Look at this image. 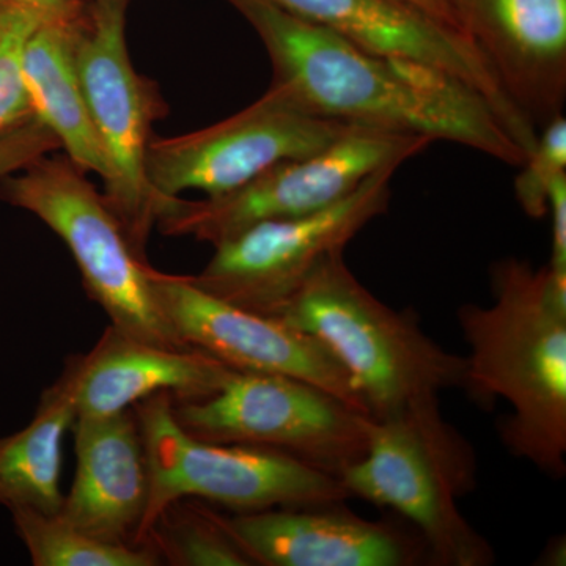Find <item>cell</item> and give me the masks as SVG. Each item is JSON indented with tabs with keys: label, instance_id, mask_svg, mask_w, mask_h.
<instances>
[{
	"label": "cell",
	"instance_id": "4316f807",
	"mask_svg": "<svg viewBox=\"0 0 566 566\" xmlns=\"http://www.w3.org/2000/svg\"><path fill=\"white\" fill-rule=\"evenodd\" d=\"M401 2L408 3L412 9L422 11L431 20L444 24L446 28L465 35L450 0H401Z\"/></svg>",
	"mask_w": 566,
	"mask_h": 566
},
{
	"label": "cell",
	"instance_id": "7c38bea8",
	"mask_svg": "<svg viewBox=\"0 0 566 566\" xmlns=\"http://www.w3.org/2000/svg\"><path fill=\"white\" fill-rule=\"evenodd\" d=\"M153 289L182 345L210 354L232 370L300 379L368 415L349 376L314 335L277 316L219 300L199 289L191 275L153 270Z\"/></svg>",
	"mask_w": 566,
	"mask_h": 566
},
{
	"label": "cell",
	"instance_id": "2e32d148",
	"mask_svg": "<svg viewBox=\"0 0 566 566\" xmlns=\"http://www.w3.org/2000/svg\"><path fill=\"white\" fill-rule=\"evenodd\" d=\"M76 471L61 515L114 545H140L150 479L133 409L73 422Z\"/></svg>",
	"mask_w": 566,
	"mask_h": 566
},
{
	"label": "cell",
	"instance_id": "4fadbf2b",
	"mask_svg": "<svg viewBox=\"0 0 566 566\" xmlns=\"http://www.w3.org/2000/svg\"><path fill=\"white\" fill-rule=\"evenodd\" d=\"M282 10L394 61L420 63L444 71L479 92L526 156L538 129L528 120L463 33L431 20L401 0H271Z\"/></svg>",
	"mask_w": 566,
	"mask_h": 566
},
{
	"label": "cell",
	"instance_id": "7a4b0ae2",
	"mask_svg": "<svg viewBox=\"0 0 566 566\" xmlns=\"http://www.w3.org/2000/svg\"><path fill=\"white\" fill-rule=\"evenodd\" d=\"M493 303L464 304L458 324L469 354L461 389L482 408L512 412L499 436L543 474L566 472V279L509 256L491 268Z\"/></svg>",
	"mask_w": 566,
	"mask_h": 566
},
{
	"label": "cell",
	"instance_id": "5bb4252c",
	"mask_svg": "<svg viewBox=\"0 0 566 566\" xmlns=\"http://www.w3.org/2000/svg\"><path fill=\"white\" fill-rule=\"evenodd\" d=\"M342 502L226 516L251 558L266 566H415L430 560L422 536L354 515Z\"/></svg>",
	"mask_w": 566,
	"mask_h": 566
},
{
	"label": "cell",
	"instance_id": "52a82bcc",
	"mask_svg": "<svg viewBox=\"0 0 566 566\" xmlns=\"http://www.w3.org/2000/svg\"><path fill=\"white\" fill-rule=\"evenodd\" d=\"M172 411L193 438L279 450L337 479L368 444L370 416L286 376L233 370L210 397L172 398Z\"/></svg>",
	"mask_w": 566,
	"mask_h": 566
},
{
	"label": "cell",
	"instance_id": "7402d4cb",
	"mask_svg": "<svg viewBox=\"0 0 566 566\" xmlns=\"http://www.w3.org/2000/svg\"><path fill=\"white\" fill-rule=\"evenodd\" d=\"M43 20L17 3L0 2V133L32 117L24 81V50Z\"/></svg>",
	"mask_w": 566,
	"mask_h": 566
},
{
	"label": "cell",
	"instance_id": "5b68a950",
	"mask_svg": "<svg viewBox=\"0 0 566 566\" xmlns=\"http://www.w3.org/2000/svg\"><path fill=\"white\" fill-rule=\"evenodd\" d=\"M133 411L150 479L140 545L164 510L181 499L211 502L237 513L349 499L340 479L279 450L193 438L175 419L170 394L153 395Z\"/></svg>",
	"mask_w": 566,
	"mask_h": 566
},
{
	"label": "cell",
	"instance_id": "8fae6325",
	"mask_svg": "<svg viewBox=\"0 0 566 566\" xmlns=\"http://www.w3.org/2000/svg\"><path fill=\"white\" fill-rule=\"evenodd\" d=\"M357 126L303 109L271 85L259 102L226 120L175 137H153L145 169L167 202L185 191L222 196L248 185L275 164L326 148Z\"/></svg>",
	"mask_w": 566,
	"mask_h": 566
},
{
	"label": "cell",
	"instance_id": "277c9868",
	"mask_svg": "<svg viewBox=\"0 0 566 566\" xmlns=\"http://www.w3.org/2000/svg\"><path fill=\"white\" fill-rule=\"evenodd\" d=\"M340 482L349 497L403 516L422 536L431 564H494L493 546L460 510V499L476 486L474 447L442 417L438 397L370 417L367 450Z\"/></svg>",
	"mask_w": 566,
	"mask_h": 566
},
{
	"label": "cell",
	"instance_id": "ba28073f",
	"mask_svg": "<svg viewBox=\"0 0 566 566\" xmlns=\"http://www.w3.org/2000/svg\"><path fill=\"white\" fill-rule=\"evenodd\" d=\"M128 0H93L76 31V65L85 102L106 155L103 193L134 248L145 255L163 202L147 178L153 123L164 115L155 82L134 70L126 46Z\"/></svg>",
	"mask_w": 566,
	"mask_h": 566
},
{
	"label": "cell",
	"instance_id": "cb8c5ba5",
	"mask_svg": "<svg viewBox=\"0 0 566 566\" xmlns=\"http://www.w3.org/2000/svg\"><path fill=\"white\" fill-rule=\"evenodd\" d=\"M61 148L54 134L41 125L36 118L11 126L0 133V180L17 170L25 169L41 156Z\"/></svg>",
	"mask_w": 566,
	"mask_h": 566
},
{
	"label": "cell",
	"instance_id": "d6986e66",
	"mask_svg": "<svg viewBox=\"0 0 566 566\" xmlns=\"http://www.w3.org/2000/svg\"><path fill=\"white\" fill-rule=\"evenodd\" d=\"M74 419L73 378L65 368L41 395L32 422L18 433L0 438V505L10 512H61L63 438Z\"/></svg>",
	"mask_w": 566,
	"mask_h": 566
},
{
	"label": "cell",
	"instance_id": "30bf717a",
	"mask_svg": "<svg viewBox=\"0 0 566 566\" xmlns=\"http://www.w3.org/2000/svg\"><path fill=\"white\" fill-rule=\"evenodd\" d=\"M397 170H379L324 210L259 222L227 238L191 281L227 303L277 316L327 256L345 251L367 223L385 214Z\"/></svg>",
	"mask_w": 566,
	"mask_h": 566
},
{
	"label": "cell",
	"instance_id": "603a6c76",
	"mask_svg": "<svg viewBox=\"0 0 566 566\" xmlns=\"http://www.w3.org/2000/svg\"><path fill=\"white\" fill-rule=\"evenodd\" d=\"M516 177L517 203L528 218L539 221L549 210L553 182L566 174V118L564 114L543 126L534 150L521 164Z\"/></svg>",
	"mask_w": 566,
	"mask_h": 566
},
{
	"label": "cell",
	"instance_id": "9a60e30c",
	"mask_svg": "<svg viewBox=\"0 0 566 566\" xmlns=\"http://www.w3.org/2000/svg\"><path fill=\"white\" fill-rule=\"evenodd\" d=\"M461 29L509 98L534 123L566 98V0H450Z\"/></svg>",
	"mask_w": 566,
	"mask_h": 566
},
{
	"label": "cell",
	"instance_id": "3957f363",
	"mask_svg": "<svg viewBox=\"0 0 566 566\" xmlns=\"http://www.w3.org/2000/svg\"><path fill=\"white\" fill-rule=\"evenodd\" d=\"M277 318L326 346L374 419L461 389L464 356L428 337L411 312L381 303L335 252L312 273Z\"/></svg>",
	"mask_w": 566,
	"mask_h": 566
},
{
	"label": "cell",
	"instance_id": "ac0fdd59",
	"mask_svg": "<svg viewBox=\"0 0 566 566\" xmlns=\"http://www.w3.org/2000/svg\"><path fill=\"white\" fill-rule=\"evenodd\" d=\"M81 18V17H80ZM76 21L43 18L24 50L32 117L46 126L82 172L106 180V155L93 126L76 65Z\"/></svg>",
	"mask_w": 566,
	"mask_h": 566
},
{
	"label": "cell",
	"instance_id": "ffe728a7",
	"mask_svg": "<svg viewBox=\"0 0 566 566\" xmlns=\"http://www.w3.org/2000/svg\"><path fill=\"white\" fill-rule=\"evenodd\" d=\"M17 534L35 566H155L161 565L150 545H114L73 526L61 513L11 510Z\"/></svg>",
	"mask_w": 566,
	"mask_h": 566
},
{
	"label": "cell",
	"instance_id": "8992f818",
	"mask_svg": "<svg viewBox=\"0 0 566 566\" xmlns=\"http://www.w3.org/2000/svg\"><path fill=\"white\" fill-rule=\"evenodd\" d=\"M66 156H41L17 177H7L11 203L32 212L65 243L88 296L111 326L147 344L189 348L164 318L153 289V270L106 199Z\"/></svg>",
	"mask_w": 566,
	"mask_h": 566
},
{
	"label": "cell",
	"instance_id": "83f0119b",
	"mask_svg": "<svg viewBox=\"0 0 566 566\" xmlns=\"http://www.w3.org/2000/svg\"><path fill=\"white\" fill-rule=\"evenodd\" d=\"M539 562H536L538 565L545 566H565L566 564V543L565 536H556V538L551 539L543 551L542 556L538 558Z\"/></svg>",
	"mask_w": 566,
	"mask_h": 566
},
{
	"label": "cell",
	"instance_id": "44dd1931",
	"mask_svg": "<svg viewBox=\"0 0 566 566\" xmlns=\"http://www.w3.org/2000/svg\"><path fill=\"white\" fill-rule=\"evenodd\" d=\"M145 545H150L170 565L252 566L251 558L227 528L226 516L188 499L164 510Z\"/></svg>",
	"mask_w": 566,
	"mask_h": 566
},
{
	"label": "cell",
	"instance_id": "9c48e42d",
	"mask_svg": "<svg viewBox=\"0 0 566 566\" xmlns=\"http://www.w3.org/2000/svg\"><path fill=\"white\" fill-rule=\"evenodd\" d=\"M431 140L357 126L323 150L275 164L248 185L203 200H167L156 226L212 245L273 219L312 214L345 199L386 167H400Z\"/></svg>",
	"mask_w": 566,
	"mask_h": 566
},
{
	"label": "cell",
	"instance_id": "e0dca14e",
	"mask_svg": "<svg viewBox=\"0 0 566 566\" xmlns=\"http://www.w3.org/2000/svg\"><path fill=\"white\" fill-rule=\"evenodd\" d=\"M73 378L76 417L129 411L153 395L199 400L221 389L232 374L196 348H169L128 337L109 326L98 344L66 364Z\"/></svg>",
	"mask_w": 566,
	"mask_h": 566
},
{
	"label": "cell",
	"instance_id": "6da1fadb",
	"mask_svg": "<svg viewBox=\"0 0 566 566\" xmlns=\"http://www.w3.org/2000/svg\"><path fill=\"white\" fill-rule=\"evenodd\" d=\"M262 39L274 87L318 117L455 142L520 167L526 153L491 104L444 71L381 57L271 0H232Z\"/></svg>",
	"mask_w": 566,
	"mask_h": 566
},
{
	"label": "cell",
	"instance_id": "d4e9b609",
	"mask_svg": "<svg viewBox=\"0 0 566 566\" xmlns=\"http://www.w3.org/2000/svg\"><path fill=\"white\" fill-rule=\"evenodd\" d=\"M547 214L553 221V252L547 266L558 277H566V174L551 186Z\"/></svg>",
	"mask_w": 566,
	"mask_h": 566
},
{
	"label": "cell",
	"instance_id": "484cf974",
	"mask_svg": "<svg viewBox=\"0 0 566 566\" xmlns=\"http://www.w3.org/2000/svg\"><path fill=\"white\" fill-rule=\"evenodd\" d=\"M0 2L28 7L46 20L76 21L84 11L82 0H0Z\"/></svg>",
	"mask_w": 566,
	"mask_h": 566
}]
</instances>
